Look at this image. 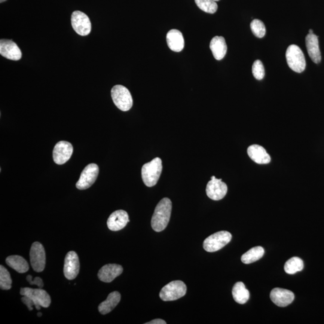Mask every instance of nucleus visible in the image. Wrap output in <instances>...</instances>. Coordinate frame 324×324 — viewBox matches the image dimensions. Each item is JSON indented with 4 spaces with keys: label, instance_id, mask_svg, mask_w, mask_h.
Listing matches in <instances>:
<instances>
[{
    "label": "nucleus",
    "instance_id": "1",
    "mask_svg": "<svg viewBox=\"0 0 324 324\" xmlns=\"http://www.w3.org/2000/svg\"><path fill=\"white\" fill-rule=\"evenodd\" d=\"M172 203L169 198H165L158 203L151 219V227L155 232H161L167 228L170 222Z\"/></svg>",
    "mask_w": 324,
    "mask_h": 324
},
{
    "label": "nucleus",
    "instance_id": "2",
    "mask_svg": "<svg viewBox=\"0 0 324 324\" xmlns=\"http://www.w3.org/2000/svg\"><path fill=\"white\" fill-rule=\"evenodd\" d=\"M162 169V161L159 157L143 165L141 170L142 179L147 187H153L159 179Z\"/></svg>",
    "mask_w": 324,
    "mask_h": 324
},
{
    "label": "nucleus",
    "instance_id": "3",
    "mask_svg": "<svg viewBox=\"0 0 324 324\" xmlns=\"http://www.w3.org/2000/svg\"><path fill=\"white\" fill-rule=\"evenodd\" d=\"M111 96L115 106L121 111H129L133 106V99L130 91L123 85H117L113 87Z\"/></svg>",
    "mask_w": 324,
    "mask_h": 324
},
{
    "label": "nucleus",
    "instance_id": "4",
    "mask_svg": "<svg viewBox=\"0 0 324 324\" xmlns=\"http://www.w3.org/2000/svg\"><path fill=\"white\" fill-rule=\"evenodd\" d=\"M287 63L293 71L301 73L306 66L305 57L300 48L296 45H291L286 52Z\"/></svg>",
    "mask_w": 324,
    "mask_h": 324
},
{
    "label": "nucleus",
    "instance_id": "5",
    "mask_svg": "<svg viewBox=\"0 0 324 324\" xmlns=\"http://www.w3.org/2000/svg\"><path fill=\"white\" fill-rule=\"evenodd\" d=\"M232 235L230 232L222 231L211 235L204 240L203 247L209 252L218 251L230 242Z\"/></svg>",
    "mask_w": 324,
    "mask_h": 324
},
{
    "label": "nucleus",
    "instance_id": "6",
    "mask_svg": "<svg viewBox=\"0 0 324 324\" xmlns=\"http://www.w3.org/2000/svg\"><path fill=\"white\" fill-rule=\"evenodd\" d=\"M187 286L181 280L173 281L165 286L160 292V297L165 301H175L186 295Z\"/></svg>",
    "mask_w": 324,
    "mask_h": 324
},
{
    "label": "nucleus",
    "instance_id": "7",
    "mask_svg": "<svg viewBox=\"0 0 324 324\" xmlns=\"http://www.w3.org/2000/svg\"><path fill=\"white\" fill-rule=\"evenodd\" d=\"M21 295L29 296L35 302L37 310L41 309V307L47 308L51 304V299L48 293L41 289H32L23 288L21 289Z\"/></svg>",
    "mask_w": 324,
    "mask_h": 324
},
{
    "label": "nucleus",
    "instance_id": "8",
    "mask_svg": "<svg viewBox=\"0 0 324 324\" xmlns=\"http://www.w3.org/2000/svg\"><path fill=\"white\" fill-rule=\"evenodd\" d=\"M99 167L96 164H91L84 168L81 174L80 178L76 183V186L79 190H85L90 188L99 175Z\"/></svg>",
    "mask_w": 324,
    "mask_h": 324
},
{
    "label": "nucleus",
    "instance_id": "9",
    "mask_svg": "<svg viewBox=\"0 0 324 324\" xmlns=\"http://www.w3.org/2000/svg\"><path fill=\"white\" fill-rule=\"evenodd\" d=\"M71 24L73 30L79 35L85 36L89 35L91 30V24L87 15L81 11L73 12Z\"/></svg>",
    "mask_w": 324,
    "mask_h": 324
},
{
    "label": "nucleus",
    "instance_id": "10",
    "mask_svg": "<svg viewBox=\"0 0 324 324\" xmlns=\"http://www.w3.org/2000/svg\"><path fill=\"white\" fill-rule=\"evenodd\" d=\"M30 262L34 270L36 272L44 271L46 264V255L44 246L39 242L32 244L30 250Z\"/></svg>",
    "mask_w": 324,
    "mask_h": 324
},
{
    "label": "nucleus",
    "instance_id": "11",
    "mask_svg": "<svg viewBox=\"0 0 324 324\" xmlns=\"http://www.w3.org/2000/svg\"><path fill=\"white\" fill-rule=\"evenodd\" d=\"M227 185L222 182V179H217L215 176L208 183L206 188V194L208 197L214 201L222 200L227 195Z\"/></svg>",
    "mask_w": 324,
    "mask_h": 324
},
{
    "label": "nucleus",
    "instance_id": "12",
    "mask_svg": "<svg viewBox=\"0 0 324 324\" xmlns=\"http://www.w3.org/2000/svg\"><path fill=\"white\" fill-rule=\"evenodd\" d=\"M73 148L69 142L60 141L57 143L53 150V159L56 164L63 165L71 157Z\"/></svg>",
    "mask_w": 324,
    "mask_h": 324
},
{
    "label": "nucleus",
    "instance_id": "13",
    "mask_svg": "<svg viewBox=\"0 0 324 324\" xmlns=\"http://www.w3.org/2000/svg\"><path fill=\"white\" fill-rule=\"evenodd\" d=\"M79 261L77 253L70 251L67 253L64 266V274L68 280L75 279L79 271Z\"/></svg>",
    "mask_w": 324,
    "mask_h": 324
},
{
    "label": "nucleus",
    "instance_id": "14",
    "mask_svg": "<svg viewBox=\"0 0 324 324\" xmlns=\"http://www.w3.org/2000/svg\"><path fill=\"white\" fill-rule=\"evenodd\" d=\"M0 54L9 60H20L22 53L18 46L11 40L2 39L0 41Z\"/></svg>",
    "mask_w": 324,
    "mask_h": 324
},
{
    "label": "nucleus",
    "instance_id": "15",
    "mask_svg": "<svg viewBox=\"0 0 324 324\" xmlns=\"http://www.w3.org/2000/svg\"><path fill=\"white\" fill-rule=\"evenodd\" d=\"M295 296L289 290L276 288L272 290L270 298L274 303L279 307H286L291 304Z\"/></svg>",
    "mask_w": 324,
    "mask_h": 324
},
{
    "label": "nucleus",
    "instance_id": "16",
    "mask_svg": "<svg viewBox=\"0 0 324 324\" xmlns=\"http://www.w3.org/2000/svg\"><path fill=\"white\" fill-rule=\"evenodd\" d=\"M129 215L126 212L120 210L112 213L107 221V225L111 231H117L123 229L129 222Z\"/></svg>",
    "mask_w": 324,
    "mask_h": 324
},
{
    "label": "nucleus",
    "instance_id": "17",
    "mask_svg": "<svg viewBox=\"0 0 324 324\" xmlns=\"http://www.w3.org/2000/svg\"><path fill=\"white\" fill-rule=\"evenodd\" d=\"M123 268L118 264H107L101 268L98 277L103 282L110 283L123 273Z\"/></svg>",
    "mask_w": 324,
    "mask_h": 324
},
{
    "label": "nucleus",
    "instance_id": "18",
    "mask_svg": "<svg viewBox=\"0 0 324 324\" xmlns=\"http://www.w3.org/2000/svg\"><path fill=\"white\" fill-rule=\"evenodd\" d=\"M305 45L311 60L318 64L321 61V54L319 47L318 37L314 34H308L305 38Z\"/></svg>",
    "mask_w": 324,
    "mask_h": 324
},
{
    "label": "nucleus",
    "instance_id": "19",
    "mask_svg": "<svg viewBox=\"0 0 324 324\" xmlns=\"http://www.w3.org/2000/svg\"><path fill=\"white\" fill-rule=\"evenodd\" d=\"M247 154L253 161L258 164L270 163L271 157L265 149L259 145H252L247 149Z\"/></svg>",
    "mask_w": 324,
    "mask_h": 324
},
{
    "label": "nucleus",
    "instance_id": "20",
    "mask_svg": "<svg viewBox=\"0 0 324 324\" xmlns=\"http://www.w3.org/2000/svg\"><path fill=\"white\" fill-rule=\"evenodd\" d=\"M167 41L170 50L177 52L182 51L185 47V40L182 33L177 30H171L168 33Z\"/></svg>",
    "mask_w": 324,
    "mask_h": 324
},
{
    "label": "nucleus",
    "instance_id": "21",
    "mask_svg": "<svg viewBox=\"0 0 324 324\" xmlns=\"http://www.w3.org/2000/svg\"><path fill=\"white\" fill-rule=\"evenodd\" d=\"M210 48L214 57L217 60L224 59L227 52L225 39L222 36H215L211 41Z\"/></svg>",
    "mask_w": 324,
    "mask_h": 324
},
{
    "label": "nucleus",
    "instance_id": "22",
    "mask_svg": "<svg viewBox=\"0 0 324 324\" xmlns=\"http://www.w3.org/2000/svg\"><path fill=\"white\" fill-rule=\"evenodd\" d=\"M121 295L118 292L115 291L109 293L105 301L100 303L98 307L100 313L102 314H108L114 309L120 301Z\"/></svg>",
    "mask_w": 324,
    "mask_h": 324
},
{
    "label": "nucleus",
    "instance_id": "23",
    "mask_svg": "<svg viewBox=\"0 0 324 324\" xmlns=\"http://www.w3.org/2000/svg\"><path fill=\"white\" fill-rule=\"evenodd\" d=\"M6 263L12 268L14 269L18 273H24L29 271V265L26 260L22 256L13 255L9 256L6 259Z\"/></svg>",
    "mask_w": 324,
    "mask_h": 324
},
{
    "label": "nucleus",
    "instance_id": "24",
    "mask_svg": "<svg viewBox=\"0 0 324 324\" xmlns=\"http://www.w3.org/2000/svg\"><path fill=\"white\" fill-rule=\"evenodd\" d=\"M232 296L237 303L243 304L249 300L250 293L243 282H238L235 284L232 289Z\"/></svg>",
    "mask_w": 324,
    "mask_h": 324
},
{
    "label": "nucleus",
    "instance_id": "25",
    "mask_svg": "<svg viewBox=\"0 0 324 324\" xmlns=\"http://www.w3.org/2000/svg\"><path fill=\"white\" fill-rule=\"evenodd\" d=\"M264 252V249L261 246L253 247L241 256V261L245 264H251L261 259Z\"/></svg>",
    "mask_w": 324,
    "mask_h": 324
},
{
    "label": "nucleus",
    "instance_id": "26",
    "mask_svg": "<svg viewBox=\"0 0 324 324\" xmlns=\"http://www.w3.org/2000/svg\"><path fill=\"white\" fill-rule=\"evenodd\" d=\"M303 268V261L298 257H293L289 259L284 266V270L286 273L289 274H293L301 271Z\"/></svg>",
    "mask_w": 324,
    "mask_h": 324
},
{
    "label": "nucleus",
    "instance_id": "27",
    "mask_svg": "<svg viewBox=\"0 0 324 324\" xmlns=\"http://www.w3.org/2000/svg\"><path fill=\"white\" fill-rule=\"evenodd\" d=\"M201 10L208 14H213L218 11V6L213 0H195Z\"/></svg>",
    "mask_w": 324,
    "mask_h": 324
},
{
    "label": "nucleus",
    "instance_id": "28",
    "mask_svg": "<svg viewBox=\"0 0 324 324\" xmlns=\"http://www.w3.org/2000/svg\"><path fill=\"white\" fill-rule=\"evenodd\" d=\"M12 280L11 274L4 266H0V288L9 290L12 288Z\"/></svg>",
    "mask_w": 324,
    "mask_h": 324
},
{
    "label": "nucleus",
    "instance_id": "29",
    "mask_svg": "<svg viewBox=\"0 0 324 324\" xmlns=\"http://www.w3.org/2000/svg\"><path fill=\"white\" fill-rule=\"evenodd\" d=\"M250 29H251L253 35L258 38H262L265 35V27L264 24L261 20H253L250 24Z\"/></svg>",
    "mask_w": 324,
    "mask_h": 324
},
{
    "label": "nucleus",
    "instance_id": "30",
    "mask_svg": "<svg viewBox=\"0 0 324 324\" xmlns=\"http://www.w3.org/2000/svg\"><path fill=\"white\" fill-rule=\"evenodd\" d=\"M252 73L253 76L257 79V80H262L265 76V69L264 65L261 61L258 60H256L253 64L252 66Z\"/></svg>",
    "mask_w": 324,
    "mask_h": 324
},
{
    "label": "nucleus",
    "instance_id": "31",
    "mask_svg": "<svg viewBox=\"0 0 324 324\" xmlns=\"http://www.w3.org/2000/svg\"><path fill=\"white\" fill-rule=\"evenodd\" d=\"M27 280L30 283V285H36L39 287V288H42L44 286V282L41 278L37 277L35 279L33 280V277L31 275H29L27 277Z\"/></svg>",
    "mask_w": 324,
    "mask_h": 324
},
{
    "label": "nucleus",
    "instance_id": "32",
    "mask_svg": "<svg viewBox=\"0 0 324 324\" xmlns=\"http://www.w3.org/2000/svg\"><path fill=\"white\" fill-rule=\"evenodd\" d=\"M22 301L24 302V304H25L27 305V307H28L30 310H32L33 309V305H35V302H33L32 299L29 297L27 296H23V297L21 298Z\"/></svg>",
    "mask_w": 324,
    "mask_h": 324
},
{
    "label": "nucleus",
    "instance_id": "33",
    "mask_svg": "<svg viewBox=\"0 0 324 324\" xmlns=\"http://www.w3.org/2000/svg\"><path fill=\"white\" fill-rule=\"evenodd\" d=\"M167 322L164 320L161 319H156L151 320L150 322H146L145 324H166Z\"/></svg>",
    "mask_w": 324,
    "mask_h": 324
},
{
    "label": "nucleus",
    "instance_id": "34",
    "mask_svg": "<svg viewBox=\"0 0 324 324\" xmlns=\"http://www.w3.org/2000/svg\"><path fill=\"white\" fill-rule=\"evenodd\" d=\"M313 30H311V29L309 30V33L308 34H313Z\"/></svg>",
    "mask_w": 324,
    "mask_h": 324
},
{
    "label": "nucleus",
    "instance_id": "35",
    "mask_svg": "<svg viewBox=\"0 0 324 324\" xmlns=\"http://www.w3.org/2000/svg\"><path fill=\"white\" fill-rule=\"evenodd\" d=\"M42 314L41 313H38V316L39 317H41V316H42Z\"/></svg>",
    "mask_w": 324,
    "mask_h": 324
},
{
    "label": "nucleus",
    "instance_id": "36",
    "mask_svg": "<svg viewBox=\"0 0 324 324\" xmlns=\"http://www.w3.org/2000/svg\"><path fill=\"white\" fill-rule=\"evenodd\" d=\"M6 1V0H0V2L3 3Z\"/></svg>",
    "mask_w": 324,
    "mask_h": 324
},
{
    "label": "nucleus",
    "instance_id": "37",
    "mask_svg": "<svg viewBox=\"0 0 324 324\" xmlns=\"http://www.w3.org/2000/svg\"><path fill=\"white\" fill-rule=\"evenodd\" d=\"M213 1H215V2H218V1H220V0H213Z\"/></svg>",
    "mask_w": 324,
    "mask_h": 324
}]
</instances>
